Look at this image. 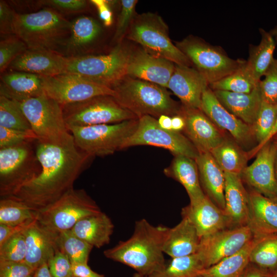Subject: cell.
<instances>
[{
	"mask_svg": "<svg viewBox=\"0 0 277 277\" xmlns=\"http://www.w3.org/2000/svg\"><path fill=\"white\" fill-rule=\"evenodd\" d=\"M35 148L41 171L11 196L37 212L73 188L74 182L89 167L95 157L77 147L74 138L63 145L36 140Z\"/></svg>",
	"mask_w": 277,
	"mask_h": 277,
	"instance_id": "obj_1",
	"label": "cell"
},
{
	"mask_svg": "<svg viewBox=\"0 0 277 277\" xmlns=\"http://www.w3.org/2000/svg\"><path fill=\"white\" fill-rule=\"evenodd\" d=\"M168 229L153 225L144 219L137 221L130 238L105 250L104 255L133 268L141 275H152L165 266L163 248Z\"/></svg>",
	"mask_w": 277,
	"mask_h": 277,
	"instance_id": "obj_2",
	"label": "cell"
},
{
	"mask_svg": "<svg viewBox=\"0 0 277 277\" xmlns=\"http://www.w3.org/2000/svg\"><path fill=\"white\" fill-rule=\"evenodd\" d=\"M112 89L116 101L138 118L145 115L156 119L162 115L172 117L181 110L182 104L171 97L166 88L152 83L126 76Z\"/></svg>",
	"mask_w": 277,
	"mask_h": 277,
	"instance_id": "obj_3",
	"label": "cell"
},
{
	"mask_svg": "<svg viewBox=\"0 0 277 277\" xmlns=\"http://www.w3.org/2000/svg\"><path fill=\"white\" fill-rule=\"evenodd\" d=\"M71 22L49 8L29 13L16 14L14 34L28 49L57 52L69 36ZM60 53V52H59Z\"/></svg>",
	"mask_w": 277,
	"mask_h": 277,
	"instance_id": "obj_4",
	"label": "cell"
},
{
	"mask_svg": "<svg viewBox=\"0 0 277 277\" xmlns=\"http://www.w3.org/2000/svg\"><path fill=\"white\" fill-rule=\"evenodd\" d=\"M35 141L0 148L1 198L15 195L40 173Z\"/></svg>",
	"mask_w": 277,
	"mask_h": 277,
	"instance_id": "obj_5",
	"label": "cell"
},
{
	"mask_svg": "<svg viewBox=\"0 0 277 277\" xmlns=\"http://www.w3.org/2000/svg\"><path fill=\"white\" fill-rule=\"evenodd\" d=\"M131 50L121 43L107 54L67 57L65 73L78 75L112 88L126 76Z\"/></svg>",
	"mask_w": 277,
	"mask_h": 277,
	"instance_id": "obj_6",
	"label": "cell"
},
{
	"mask_svg": "<svg viewBox=\"0 0 277 277\" xmlns=\"http://www.w3.org/2000/svg\"><path fill=\"white\" fill-rule=\"evenodd\" d=\"M19 103L38 141L63 145L73 138L65 122L62 105L44 92Z\"/></svg>",
	"mask_w": 277,
	"mask_h": 277,
	"instance_id": "obj_7",
	"label": "cell"
},
{
	"mask_svg": "<svg viewBox=\"0 0 277 277\" xmlns=\"http://www.w3.org/2000/svg\"><path fill=\"white\" fill-rule=\"evenodd\" d=\"M127 37L149 53L176 65H192L187 57L172 43L167 25L156 14L148 12L136 15L128 29Z\"/></svg>",
	"mask_w": 277,
	"mask_h": 277,
	"instance_id": "obj_8",
	"label": "cell"
},
{
	"mask_svg": "<svg viewBox=\"0 0 277 277\" xmlns=\"http://www.w3.org/2000/svg\"><path fill=\"white\" fill-rule=\"evenodd\" d=\"M101 212L84 189L73 188L52 204L37 211L36 220L41 225L58 233L70 230L81 219Z\"/></svg>",
	"mask_w": 277,
	"mask_h": 277,
	"instance_id": "obj_9",
	"label": "cell"
},
{
	"mask_svg": "<svg viewBox=\"0 0 277 277\" xmlns=\"http://www.w3.org/2000/svg\"><path fill=\"white\" fill-rule=\"evenodd\" d=\"M138 119L118 123L73 127L68 130L80 149L95 157L122 150L124 144L136 130Z\"/></svg>",
	"mask_w": 277,
	"mask_h": 277,
	"instance_id": "obj_10",
	"label": "cell"
},
{
	"mask_svg": "<svg viewBox=\"0 0 277 277\" xmlns=\"http://www.w3.org/2000/svg\"><path fill=\"white\" fill-rule=\"evenodd\" d=\"M176 46L205 77L208 85L232 73L245 61L233 59L221 48L193 36L177 42Z\"/></svg>",
	"mask_w": 277,
	"mask_h": 277,
	"instance_id": "obj_11",
	"label": "cell"
},
{
	"mask_svg": "<svg viewBox=\"0 0 277 277\" xmlns=\"http://www.w3.org/2000/svg\"><path fill=\"white\" fill-rule=\"evenodd\" d=\"M62 107L67 129L73 127L115 124L138 119L110 95L97 96Z\"/></svg>",
	"mask_w": 277,
	"mask_h": 277,
	"instance_id": "obj_12",
	"label": "cell"
},
{
	"mask_svg": "<svg viewBox=\"0 0 277 277\" xmlns=\"http://www.w3.org/2000/svg\"><path fill=\"white\" fill-rule=\"evenodd\" d=\"M139 145H150L169 150L174 156L183 155L195 159L199 152L182 132L162 128L156 118L145 115L138 118L135 132L126 141L123 149Z\"/></svg>",
	"mask_w": 277,
	"mask_h": 277,
	"instance_id": "obj_13",
	"label": "cell"
},
{
	"mask_svg": "<svg viewBox=\"0 0 277 277\" xmlns=\"http://www.w3.org/2000/svg\"><path fill=\"white\" fill-rule=\"evenodd\" d=\"M42 78L45 93L62 106L100 95H114L112 88L75 74L64 73Z\"/></svg>",
	"mask_w": 277,
	"mask_h": 277,
	"instance_id": "obj_14",
	"label": "cell"
},
{
	"mask_svg": "<svg viewBox=\"0 0 277 277\" xmlns=\"http://www.w3.org/2000/svg\"><path fill=\"white\" fill-rule=\"evenodd\" d=\"M253 237L248 225L226 228L201 238L196 253L207 268L239 251Z\"/></svg>",
	"mask_w": 277,
	"mask_h": 277,
	"instance_id": "obj_15",
	"label": "cell"
},
{
	"mask_svg": "<svg viewBox=\"0 0 277 277\" xmlns=\"http://www.w3.org/2000/svg\"><path fill=\"white\" fill-rule=\"evenodd\" d=\"M201 110L220 129L228 132L242 148H249L256 141L253 127L230 113L209 86L203 93Z\"/></svg>",
	"mask_w": 277,
	"mask_h": 277,
	"instance_id": "obj_16",
	"label": "cell"
},
{
	"mask_svg": "<svg viewBox=\"0 0 277 277\" xmlns=\"http://www.w3.org/2000/svg\"><path fill=\"white\" fill-rule=\"evenodd\" d=\"M256 154L254 161L245 168L241 176L253 190L269 198L277 200L275 171L277 146L269 141Z\"/></svg>",
	"mask_w": 277,
	"mask_h": 277,
	"instance_id": "obj_17",
	"label": "cell"
},
{
	"mask_svg": "<svg viewBox=\"0 0 277 277\" xmlns=\"http://www.w3.org/2000/svg\"><path fill=\"white\" fill-rule=\"evenodd\" d=\"M180 114L185 122L183 132L199 152H210L221 145L226 137L220 129L200 109L189 108L182 105Z\"/></svg>",
	"mask_w": 277,
	"mask_h": 277,
	"instance_id": "obj_18",
	"label": "cell"
},
{
	"mask_svg": "<svg viewBox=\"0 0 277 277\" xmlns=\"http://www.w3.org/2000/svg\"><path fill=\"white\" fill-rule=\"evenodd\" d=\"M175 65L167 59L149 53L144 48L137 49L131 50L126 75L167 88Z\"/></svg>",
	"mask_w": 277,
	"mask_h": 277,
	"instance_id": "obj_19",
	"label": "cell"
},
{
	"mask_svg": "<svg viewBox=\"0 0 277 277\" xmlns=\"http://www.w3.org/2000/svg\"><path fill=\"white\" fill-rule=\"evenodd\" d=\"M208 84L194 68L175 65L167 88L180 100L182 105L201 109L203 93Z\"/></svg>",
	"mask_w": 277,
	"mask_h": 277,
	"instance_id": "obj_20",
	"label": "cell"
},
{
	"mask_svg": "<svg viewBox=\"0 0 277 277\" xmlns=\"http://www.w3.org/2000/svg\"><path fill=\"white\" fill-rule=\"evenodd\" d=\"M23 233L26 248L25 262L35 270L47 263L58 250L56 243L57 232L41 225L36 220Z\"/></svg>",
	"mask_w": 277,
	"mask_h": 277,
	"instance_id": "obj_21",
	"label": "cell"
},
{
	"mask_svg": "<svg viewBox=\"0 0 277 277\" xmlns=\"http://www.w3.org/2000/svg\"><path fill=\"white\" fill-rule=\"evenodd\" d=\"M67 58L57 52L28 49L17 57L9 67L13 71L49 77L65 73Z\"/></svg>",
	"mask_w": 277,
	"mask_h": 277,
	"instance_id": "obj_22",
	"label": "cell"
},
{
	"mask_svg": "<svg viewBox=\"0 0 277 277\" xmlns=\"http://www.w3.org/2000/svg\"><path fill=\"white\" fill-rule=\"evenodd\" d=\"M183 217L188 219L195 227L200 238L210 235L230 226L224 210L207 196L182 209Z\"/></svg>",
	"mask_w": 277,
	"mask_h": 277,
	"instance_id": "obj_23",
	"label": "cell"
},
{
	"mask_svg": "<svg viewBox=\"0 0 277 277\" xmlns=\"http://www.w3.org/2000/svg\"><path fill=\"white\" fill-rule=\"evenodd\" d=\"M249 195L248 224L255 236L277 234V200L252 190Z\"/></svg>",
	"mask_w": 277,
	"mask_h": 277,
	"instance_id": "obj_24",
	"label": "cell"
},
{
	"mask_svg": "<svg viewBox=\"0 0 277 277\" xmlns=\"http://www.w3.org/2000/svg\"><path fill=\"white\" fill-rule=\"evenodd\" d=\"M224 212L231 226L247 225L249 213V195L241 175L224 172Z\"/></svg>",
	"mask_w": 277,
	"mask_h": 277,
	"instance_id": "obj_25",
	"label": "cell"
},
{
	"mask_svg": "<svg viewBox=\"0 0 277 277\" xmlns=\"http://www.w3.org/2000/svg\"><path fill=\"white\" fill-rule=\"evenodd\" d=\"M203 191L216 206L225 209V175L210 152H200L195 159Z\"/></svg>",
	"mask_w": 277,
	"mask_h": 277,
	"instance_id": "obj_26",
	"label": "cell"
},
{
	"mask_svg": "<svg viewBox=\"0 0 277 277\" xmlns=\"http://www.w3.org/2000/svg\"><path fill=\"white\" fill-rule=\"evenodd\" d=\"M213 92L220 103L230 113L253 126L262 103L259 85L248 93L221 90Z\"/></svg>",
	"mask_w": 277,
	"mask_h": 277,
	"instance_id": "obj_27",
	"label": "cell"
},
{
	"mask_svg": "<svg viewBox=\"0 0 277 277\" xmlns=\"http://www.w3.org/2000/svg\"><path fill=\"white\" fill-rule=\"evenodd\" d=\"M43 93L42 77L36 74L12 70L1 76L0 95L21 102Z\"/></svg>",
	"mask_w": 277,
	"mask_h": 277,
	"instance_id": "obj_28",
	"label": "cell"
},
{
	"mask_svg": "<svg viewBox=\"0 0 277 277\" xmlns=\"http://www.w3.org/2000/svg\"><path fill=\"white\" fill-rule=\"evenodd\" d=\"M200 240L193 225L188 219L183 217L177 225L168 229L164 252L171 258L194 254L198 250Z\"/></svg>",
	"mask_w": 277,
	"mask_h": 277,
	"instance_id": "obj_29",
	"label": "cell"
},
{
	"mask_svg": "<svg viewBox=\"0 0 277 277\" xmlns=\"http://www.w3.org/2000/svg\"><path fill=\"white\" fill-rule=\"evenodd\" d=\"M164 172L179 182L186 189L191 204L203 199L206 195L201 187L198 168L194 159L183 155L174 156Z\"/></svg>",
	"mask_w": 277,
	"mask_h": 277,
	"instance_id": "obj_30",
	"label": "cell"
},
{
	"mask_svg": "<svg viewBox=\"0 0 277 277\" xmlns=\"http://www.w3.org/2000/svg\"><path fill=\"white\" fill-rule=\"evenodd\" d=\"M101 32L99 23L91 17L81 16L74 19L71 22L70 34L63 46L64 56L71 57L83 55Z\"/></svg>",
	"mask_w": 277,
	"mask_h": 277,
	"instance_id": "obj_31",
	"label": "cell"
},
{
	"mask_svg": "<svg viewBox=\"0 0 277 277\" xmlns=\"http://www.w3.org/2000/svg\"><path fill=\"white\" fill-rule=\"evenodd\" d=\"M71 230L93 247L101 248L109 243L114 225L110 218L101 212L81 219Z\"/></svg>",
	"mask_w": 277,
	"mask_h": 277,
	"instance_id": "obj_32",
	"label": "cell"
},
{
	"mask_svg": "<svg viewBox=\"0 0 277 277\" xmlns=\"http://www.w3.org/2000/svg\"><path fill=\"white\" fill-rule=\"evenodd\" d=\"M261 39L260 43L249 48L246 66L255 81L260 82L261 77L272 62L273 52L277 43V26L266 31L260 29Z\"/></svg>",
	"mask_w": 277,
	"mask_h": 277,
	"instance_id": "obj_33",
	"label": "cell"
},
{
	"mask_svg": "<svg viewBox=\"0 0 277 277\" xmlns=\"http://www.w3.org/2000/svg\"><path fill=\"white\" fill-rule=\"evenodd\" d=\"M259 236L254 237L241 249L216 264L204 269L201 277H242L250 264L251 252Z\"/></svg>",
	"mask_w": 277,
	"mask_h": 277,
	"instance_id": "obj_34",
	"label": "cell"
},
{
	"mask_svg": "<svg viewBox=\"0 0 277 277\" xmlns=\"http://www.w3.org/2000/svg\"><path fill=\"white\" fill-rule=\"evenodd\" d=\"M210 153L224 172L241 175L249 157L248 153L234 140L228 138Z\"/></svg>",
	"mask_w": 277,
	"mask_h": 277,
	"instance_id": "obj_35",
	"label": "cell"
},
{
	"mask_svg": "<svg viewBox=\"0 0 277 277\" xmlns=\"http://www.w3.org/2000/svg\"><path fill=\"white\" fill-rule=\"evenodd\" d=\"M250 263L274 273L277 270V234L259 236L250 253Z\"/></svg>",
	"mask_w": 277,
	"mask_h": 277,
	"instance_id": "obj_36",
	"label": "cell"
},
{
	"mask_svg": "<svg viewBox=\"0 0 277 277\" xmlns=\"http://www.w3.org/2000/svg\"><path fill=\"white\" fill-rule=\"evenodd\" d=\"M56 243L58 250L72 264H88L93 247L75 235L71 229L58 232Z\"/></svg>",
	"mask_w": 277,
	"mask_h": 277,
	"instance_id": "obj_37",
	"label": "cell"
},
{
	"mask_svg": "<svg viewBox=\"0 0 277 277\" xmlns=\"http://www.w3.org/2000/svg\"><path fill=\"white\" fill-rule=\"evenodd\" d=\"M36 211L13 197L1 198L0 224L17 226L31 223L36 220Z\"/></svg>",
	"mask_w": 277,
	"mask_h": 277,
	"instance_id": "obj_38",
	"label": "cell"
},
{
	"mask_svg": "<svg viewBox=\"0 0 277 277\" xmlns=\"http://www.w3.org/2000/svg\"><path fill=\"white\" fill-rule=\"evenodd\" d=\"M248 69L246 61L235 71L223 78L210 84L209 87L213 91L221 90L235 93H248L259 85Z\"/></svg>",
	"mask_w": 277,
	"mask_h": 277,
	"instance_id": "obj_39",
	"label": "cell"
},
{
	"mask_svg": "<svg viewBox=\"0 0 277 277\" xmlns=\"http://www.w3.org/2000/svg\"><path fill=\"white\" fill-rule=\"evenodd\" d=\"M205 269L197 253L172 258L164 268L152 277H200Z\"/></svg>",
	"mask_w": 277,
	"mask_h": 277,
	"instance_id": "obj_40",
	"label": "cell"
},
{
	"mask_svg": "<svg viewBox=\"0 0 277 277\" xmlns=\"http://www.w3.org/2000/svg\"><path fill=\"white\" fill-rule=\"evenodd\" d=\"M277 117V104H271L262 101L260 109L253 129L258 145L248 153L249 157L256 154L264 145L274 127Z\"/></svg>",
	"mask_w": 277,
	"mask_h": 277,
	"instance_id": "obj_41",
	"label": "cell"
},
{
	"mask_svg": "<svg viewBox=\"0 0 277 277\" xmlns=\"http://www.w3.org/2000/svg\"><path fill=\"white\" fill-rule=\"evenodd\" d=\"M0 126L29 131L31 125L17 101L0 95Z\"/></svg>",
	"mask_w": 277,
	"mask_h": 277,
	"instance_id": "obj_42",
	"label": "cell"
},
{
	"mask_svg": "<svg viewBox=\"0 0 277 277\" xmlns=\"http://www.w3.org/2000/svg\"><path fill=\"white\" fill-rule=\"evenodd\" d=\"M28 49L25 43L14 34L4 36L0 41V71L3 73L11 63Z\"/></svg>",
	"mask_w": 277,
	"mask_h": 277,
	"instance_id": "obj_43",
	"label": "cell"
},
{
	"mask_svg": "<svg viewBox=\"0 0 277 277\" xmlns=\"http://www.w3.org/2000/svg\"><path fill=\"white\" fill-rule=\"evenodd\" d=\"M23 231L0 245V261H25L26 248Z\"/></svg>",
	"mask_w": 277,
	"mask_h": 277,
	"instance_id": "obj_44",
	"label": "cell"
},
{
	"mask_svg": "<svg viewBox=\"0 0 277 277\" xmlns=\"http://www.w3.org/2000/svg\"><path fill=\"white\" fill-rule=\"evenodd\" d=\"M259 86L262 101L277 104V58H274L265 71Z\"/></svg>",
	"mask_w": 277,
	"mask_h": 277,
	"instance_id": "obj_45",
	"label": "cell"
},
{
	"mask_svg": "<svg viewBox=\"0 0 277 277\" xmlns=\"http://www.w3.org/2000/svg\"><path fill=\"white\" fill-rule=\"evenodd\" d=\"M137 0H122L113 40L118 44L121 43L135 16V6Z\"/></svg>",
	"mask_w": 277,
	"mask_h": 277,
	"instance_id": "obj_46",
	"label": "cell"
},
{
	"mask_svg": "<svg viewBox=\"0 0 277 277\" xmlns=\"http://www.w3.org/2000/svg\"><path fill=\"white\" fill-rule=\"evenodd\" d=\"M36 140L37 137L32 130L23 131L0 126V148Z\"/></svg>",
	"mask_w": 277,
	"mask_h": 277,
	"instance_id": "obj_47",
	"label": "cell"
},
{
	"mask_svg": "<svg viewBox=\"0 0 277 277\" xmlns=\"http://www.w3.org/2000/svg\"><path fill=\"white\" fill-rule=\"evenodd\" d=\"M41 5L57 11L59 13H75L85 11L88 6L84 0H46L39 1Z\"/></svg>",
	"mask_w": 277,
	"mask_h": 277,
	"instance_id": "obj_48",
	"label": "cell"
},
{
	"mask_svg": "<svg viewBox=\"0 0 277 277\" xmlns=\"http://www.w3.org/2000/svg\"><path fill=\"white\" fill-rule=\"evenodd\" d=\"M47 265L53 277H73L72 263L59 250L49 260Z\"/></svg>",
	"mask_w": 277,
	"mask_h": 277,
	"instance_id": "obj_49",
	"label": "cell"
},
{
	"mask_svg": "<svg viewBox=\"0 0 277 277\" xmlns=\"http://www.w3.org/2000/svg\"><path fill=\"white\" fill-rule=\"evenodd\" d=\"M35 270L25 261H0V277H28Z\"/></svg>",
	"mask_w": 277,
	"mask_h": 277,
	"instance_id": "obj_50",
	"label": "cell"
},
{
	"mask_svg": "<svg viewBox=\"0 0 277 277\" xmlns=\"http://www.w3.org/2000/svg\"><path fill=\"white\" fill-rule=\"evenodd\" d=\"M16 14L6 2L0 1V32L1 36L14 34L13 25Z\"/></svg>",
	"mask_w": 277,
	"mask_h": 277,
	"instance_id": "obj_51",
	"label": "cell"
},
{
	"mask_svg": "<svg viewBox=\"0 0 277 277\" xmlns=\"http://www.w3.org/2000/svg\"><path fill=\"white\" fill-rule=\"evenodd\" d=\"M90 2L97 9L100 18L106 27H110L112 23V13L109 6V1L91 0Z\"/></svg>",
	"mask_w": 277,
	"mask_h": 277,
	"instance_id": "obj_52",
	"label": "cell"
},
{
	"mask_svg": "<svg viewBox=\"0 0 277 277\" xmlns=\"http://www.w3.org/2000/svg\"><path fill=\"white\" fill-rule=\"evenodd\" d=\"M31 223L17 226L0 224V245L13 235L23 231Z\"/></svg>",
	"mask_w": 277,
	"mask_h": 277,
	"instance_id": "obj_53",
	"label": "cell"
},
{
	"mask_svg": "<svg viewBox=\"0 0 277 277\" xmlns=\"http://www.w3.org/2000/svg\"><path fill=\"white\" fill-rule=\"evenodd\" d=\"M73 277H105L93 271L88 264H72Z\"/></svg>",
	"mask_w": 277,
	"mask_h": 277,
	"instance_id": "obj_54",
	"label": "cell"
},
{
	"mask_svg": "<svg viewBox=\"0 0 277 277\" xmlns=\"http://www.w3.org/2000/svg\"><path fill=\"white\" fill-rule=\"evenodd\" d=\"M242 277H274L273 273L262 270L250 263Z\"/></svg>",
	"mask_w": 277,
	"mask_h": 277,
	"instance_id": "obj_55",
	"label": "cell"
},
{
	"mask_svg": "<svg viewBox=\"0 0 277 277\" xmlns=\"http://www.w3.org/2000/svg\"><path fill=\"white\" fill-rule=\"evenodd\" d=\"M185 126L184 117L179 114L171 117V130L180 132L183 131Z\"/></svg>",
	"mask_w": 277,
	"mask_h": 277,
	"instance_id": "obj_56",
	"label": "cell"
},
{
	"mask_svg": "<svg viewBox=\"0 0 277 277\" xmlns=\"http://www.w3.org/2000/svg\"><path fill=\"white\" fill-rule=\"evenodd\" d=\"M159 126L163 129L171 130V116L167 115H162L157 118Z\"/></svg>",
	"mask_w": 277,
	"mask_h": 277,
	"instance_id": "obj_57",
	"label": "cell"
},
{
	"mask_svg": "<svg viewBox=\"0 0 277 277\" xmlns=\"http://www.w3.org/2000/svg\"><path fill=\"white\" fill-rule=\"evenodd\" d=\"M33 277H53L47 263L44 264L35 269Z\"/></svg>",
	"mask_w": 277,
	"mask_h": 277,
	"instance_id": "obj_58",
	"label": "cell"
},
{
	"mask_svg": "<svg viewBox=\"0 0 277 277\" xmlns=\"http://www.w3.org/2000/svg\"><path fill=\"white\" fill-rule=\"evenodd\" d=\"M277 134V117H276V122H275V125L274 126V127L272 129V131H271L269 135L268 136V138H267V140H266L265 141V143L264 144V145L267 143L268 142V141H270L271 139L275 135H276ZM263 145V146H264Z\"/></svg>",
	"mask_w": 277,
	"mask_h": 277,
	"instance_id": "obj_59",
	"label": "cell"
},
{
	"mask_svg": "<svg viewBox=\"0 0 277 277\" xmlns=\"http://www.w3.org/2000/svg\"><path fill=\"white\" fill-rule=\"evenodd\" d=\"M132 277H152V276H144V275H141L137 273H135V274H133V275Z\"/></svg>",
	"mask_w": 277,
	"mask_h": 277,
	"instance_id": "obj_60",
	"label": "cell"
},
{
	"mask_svg": "<svg viewBox=\"0 0 277 277\" xmlns=\"http://www.w3.org/2000/svg\"><path fill=\"white\" fill-rule=\"evenodd\" d=\"M275 171L276 179L277 181V156L276 157L275 164Z\"/></svg>",
	"mask_w": 277,
	"mask_h": 277,
	"instance_id": "obj_61",
	"label": "cell"
},
{
	"mask_svg": "<svg viewBox=\"0 0 277 277\" xmlns=\"http://www.w3.org/2000/svg\"><path fill=\"white\" fill-rule=\"evenodd\" d=\"M274 277H277V270L273 273Z\"/></svg>",
	"mask_w": 277,
	"mask_h": 277,
	"instance_id": "obj_62",
	"label": "cell"
},
{
	"mask_svg": "<svg viewBox=\"0 0 277 277\" xmlns=\"http://www.w3.org/2000/svg\"><path fill=\"white\" fill-rule=\"evenodd\" d=\"M274 143H275V145H276V146H277V137H276V138H275V141H274Z\"/></svg>",
	"mask_w": 277,
	"mask_h": 277,
	"instance_id": "obj_63",
	"label": "cell"
},
{
	"mask_svg": "<svg viewBox=\"0 0 277 277\" xmlns=\"http://www.w3.org/2000/svg\"><path fill=\"white\" fill-rule=\"evenodd\" d=\"M28 277H33V274L29 276Z\"/></svg>",
	"mask_w": 277,
	"mask_h": 277,
	"instance_id": "obj_64",
	"label": "cell"
}]
</instances>
